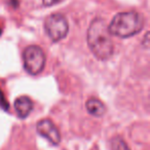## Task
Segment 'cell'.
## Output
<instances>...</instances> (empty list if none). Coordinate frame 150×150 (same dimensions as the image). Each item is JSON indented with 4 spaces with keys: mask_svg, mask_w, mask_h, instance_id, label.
I'll return each mask as SVG.
<instances>
[{
    "mask_svg": "<svg viewBox=\"0 0 150 150\" xmlns=\"http://www.w3.org/2000/svg\"><path fill=\"white\" fill-rule=\"evenodd\" d=\"M110 148L111 150H131L125 140L120 137H114L110 141Z\"/></svg>",
    "mask_w": 150,
    "mask_h": 150,
    "instance_id": "ba28073f",
    "label": "cell"
},
{
    "mask_svg": "<svg viewBox=\"0 0 150 150\" xmlns=\"http://www.w3.org/2000/svg\"><path fill=\"white\" fill-rule=\"evenodd\" d=\"M33 102L29 97L22 96L18 98L15 102V109L18 116L20 118L24 119L27 116H29L30 113L33 110Z\"/></svg>",
    "mask_w": 150,
    "mask_h": 150,
    "instance_id": "8992f818",
    "label": "cell"
},
{
    "mask_svg": "<svg viewBox=\"0 0 150 150\" xmlns=\"http://www.w3.org/2000/svg\"><path fill=\"white\" fill-rule=\"evenodd\" d=\"M11 2H13V5L16 6V5L18 4V0H11Z\"/></svg>",
    "mask_w": 150,
    "mask_h": 150,
    "instance_id": "30bf717a",
    "label": "cell"
},
{
    "mask_svg": "<svg viewBox=\"0 0 150 150\" xmlns=\"http://www.w3.org/2000/svg\"><path fill=\"white\" fill-rule=\"evenodd\" d=\"M144 27V19L136 11L117 13L108 26L111 35L129 38L138 34Z\"/></svg>",
    "mask_w": 150,
    "mask_h": 150,
    "instance_id": "7a4b0ae2",
    "label": "cell"
},
{
    "mask_svg": "<svg viewBox=\"0 0 150 150\" xmlns=\"http://www.w3.org/2000/svg\"><path fill=\"white\" fill-rule=\"evenodd\" d=\"M37 133L44 137L52 145H59L61 142V135L58 127L50 119H42L36 125Z\"/></svg>",
    "mask_w": 150,
    "mask_h": 150,
    "instance_id": "5b68a950",
    "label": "cell"
},
{
    "mask_svg": "<svg viewBox=\"0 0 150 150\" xmlns=\"http://www.w3.org/2000/svg\"><path fill=\"white\" fill-rule=\"evenodd\" d=\"M24 68L29 74L38 75L42 72L45 65V54L37 45H30L23 54Z\"/></svg>",
    "mask_w": 150,
    "mask_h": 150,
    "instance_id": "3957f363",
    "label": "cell"
},
{
    "mask_svg": "<svg viewBox=\"0 0 150 150\" xmlns=\"http://www.w3.org/2000/svg\"><path fill=\"white\" fill-rule=\"evenodd\" d=\"M44 29L48 37L54 42L64 39L68 34L69 26L66 18L59 13L48 16L44 22Z\"/></svg>",
    "mask_w": 150,
    "mask_h": 150,
    "instance_id": "277c9868",
    "label": "cell"
},
{
    "mask_svg": "<svg viewBox=\"0 0 150 150\" xmlns=\"http://www.w3.org/2000/svg\"><path fill=\"white\" fill-rule=\"evenodd\" d=\"M86 110L90 114L96 117H101L106 112V106L105 104L97 98H91L88 100L86 104Z\"/></svg>",
    "mask_w": 150,
    "mask_h": 150,
    "instance_id": "52a82bcc",
    "label": "cell"
},
{
    "mask_svg": "<svg viewBox=\"0 0 150 150\" xmlns=\"http://www.w3.org/2000/svg\"><path fill=\"white\" fill-rule=\"evenodd\" d=\"M63 0H42V3H43L45 6H52V5L58 4V3L62 2Z\"/></svg>",
    "mask_w": 150,
    "mask_h": 150,
    "instance_id": "9c48e42d",
    "label": "cell"
},
{
    "mask_svg": "<svg viewBox=\"0 0 150 150\" xmlns=\"http://www.w3.org/2000/svg\"><path fill=\"white\" fill-rule=\"evenodd\" d=\"M88 44L91 52L101 61L108 60L114 52L111 34L104 20L96 19L88 30Z\"/></svg>",
    "mask_w": 150,
    "mask_h": 150,
    "instance_id": "6da1fadb",
    "label": "cell"
}]
</instances>
